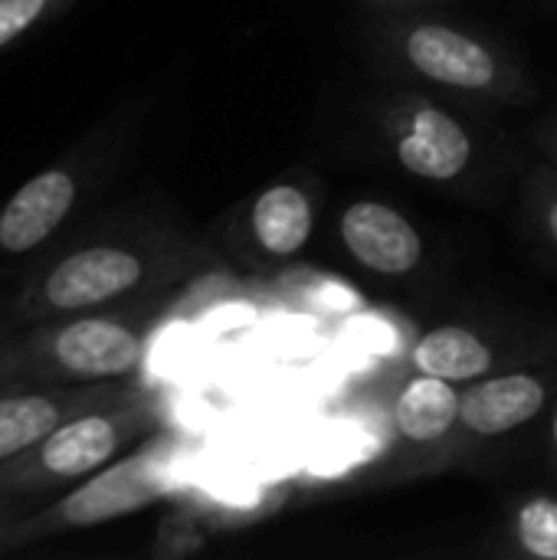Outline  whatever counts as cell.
Segmentation results:
<instances>
[{"mask_svg": "<svg viewBox=\"0 0 557 560\" xmlns=\"http://www.w3.org/2000/svg\"><path fill=\"white\" fill-rule=\"evenodd\" d=\"M158 420L161 407L141 390L76 413L20 456L0 463V499L26 502L53 489H69L118 459L121 450L151 433Z\"/></svg>", "mask_w": 557, "mask_h": 560, "instance_id": "6da1fadb", "label": "cell"}, {"mask_svg": "<svg viewBox=\"0 0 557 560\" xmlns=\"http://www.w3.org/2000/svg\"><path fill=\"white\" fill-rule=\"evenodd\" d=\"M141 361L144 331L115 308L43 318L13 338V387L125 381Z\"/></svg>", "mask_w": 557, "mask_h": 560, "instance_id": "7a4b0ae2", "label": "cell"}, {"mask_svg": "<svg viewBox=\"0 0 557 560\" xmlns=\"http://www.w3.org/2000/svg\"><path fill=\"white\" fill-rule=\"evenodd\" d=\"M171 266L154 246L128 240H92L49 256L23 282L16 312L23 322H43L76 312L115 308L128 299L144 295Z\"/></svg>", "mask_w": 557, "mask_h": 560, "instance_id": "3957f363", "label": "cell"}, {"mask_svg": "<svg viewBox=\"0 0 557 560\" xmlns=\"http://www.w3.org/2000/svg\"><path fill=\"white\" fill-rule=\"evenodd\" d=\"M174 486V453L167 440H154L125 459H112L89 479L76 482L59 502L23 512L13 525L3 528V555H13L26 545L46 541L62 532L108 525L115 518L135 515Z\"/></svg>", "mask_w": 557, "mask_h": 560, "instance_id": "277c9868", "label": "cell"}, {"mask_svg": "<svg viewBox=\"0 0 557 560\" xmlns=\"http://www.w3.org/2000/svg\"><path fill=\"white\" fill-rule=\"evenodd\" d=\"M397 52L407 69L437 85L496 98L525 95V89L519 85V72L489 43L453 23L417 20L397 30Z\"/></svg>", "mask_w": 557, "mask_h": 560, "instance_id": "5b68a950", "label": "cell"}, {"mask_svg": "<svg viewBox=\"0 0 557 560\" xmlns=\"http://www.w3.org/2000/svg\"><path fill=\"white\" fill-rule=\"evenodd\" d=\"M121 381L108 384H46V387H0V463L20 456L49 430L76 413L128 397Z\"/></svg>", "mask_w": 557, "mask_h": 560, "instance_id": "8992f818", "label": "cell"}, {"mask_svg": "<svg viewBox=\"0 0 557 560\" xmlns=\"http://www.w3.org/2000/svg\"><path fill=\"white\" fill-rule=\"evenodd\" d=\"M391 141L397 164L433 184L456 180L473 161V135L446 108L433 102H407L391 118Z\"/></svg>", "mask_w": 557, "mask_h": 560, "instance_id": "52a82bcc", "label": "cell"}, {"mask_svg": "<svg viewBox=\"0 0 557 560\" xmlns=\"http://www.w3.org/2000/svg\"><path fill=\"white\" fill-rule=\"evenodd\" d=\"M82 197V177L72 164H49L23 180L0 207V253L26 256L49 243Z\"/></svg>", "mask_w": 557, "mask_h": 560, "instance_id": "ba28073f", "label": "cell"}, {"mask_svg": "<svg viewBox=\"0 0 557 560\" xmlns=\"http://www.w3.org/2000/svg\"><path fill=\"white\" fill-rule=\"evenodd\" d=\"M338 233L345 249L368 272L407 276L423 262V236L417 226L381 200L351 203L338 220Z\"/></svg>", "mask_w": 557, "mask_h": 560, "instance_id": "9c48e42d", "label": "cell"}, {"mask_svg": "<svg viewBox=\"0 0 557 560\" xmlns=\"http://www.w3.org/2000/svg\"><path fill=\"white\" fill-rule=\"evenodd\" d=\"M548 404V387L542 377L515 371L502 377L473 381V387L463 394L460 407V427L469 436H506L525 423H532Z\"/></svg>", "mask_w": 557, "mask_h": 560, "instance_id": "30bf717a", "label": "cell"}, {"mask_svg": "<svg viewBox=\"0 0 557 560\" xmlns=\"http://www.w3.org/2000/svg\"><path fill=\"white\" fill-rule=\"evenodd\" d=\"M246 226L259 253L272 259L299 256L315 230L312 197L299 184H272L250 203Z\"/></svg>", "mask_w": 557, "mask_h": 560, "instance_id": "8fae6325", "label": "cell"}, {"mask_svg": "<svg viewBox=\"0 0 557 560\" xmlns=\"http://www.w3.org/2000/svg\"><path fill=\"white\" fill-rule=\"evenodd\" d=\"M460 407H463V394L453 381L420 374L401 387L394 404V423L404 440L417 446H430L456 430Z\"/></svg>", "mask_w": 557, "mask_h": 560, "instance_id": "7c38bea8", "label": "cell"}, {"mask_svg": "<svg viewBox=\"0 0 557 560\" xmlns=\"http://www.w3.org/2000/svg\"><path fill=\"white\" fill-rule=\"evenodd\" d=\"M410 361L417 374L443 377L453 384H473L492 371L496 354L476 331L463 325H440L414 345Z\"/></svg>", "mask_w": 557, "mask_h": 560, "instance_id": "4fadbf2b", "label": "cell"}, {"mask_svg": "<svg viewBox=\"0 0 557 560\" xmlns=\"http://www.w3.org/2000/svg\"><path fill=\"white\" fill-rule=\"evenodd\" d=\"M515 541L532 558L557 560V499L538 495L515 512Z\"/></svg>", "mask_w": 557, "mask_h": 560, "instance_id": "5bb4252c", "label": "cell"}, {"mask_svg": "<svg viewBox=\"0 0 557 560\" xmlns=\"http://www.w3.org/2000/svg\"><path fill=\"white\" fill-rule=\"evenodd\" d=\"M76 0H0V52L56 20Z\"/></svg>", "mask_w": 557, "mask_h": 560, "instance_id": "9a60e30c", "label": "cell"}, {"mask_svg": "<svg viewBox=\"0 0 557 560\" xmlns=\"http://www.w3.org/2000/svg\"><path fill=\"white\" fill-rule=\"evenodd\" d=\"M207 541L200 522H197V512L190 509H174L161 518L158 525V535H154V545H151V555L161 560H177L200 551Z\"/></svg>", "mask_w": 557, "mask_h": 560, "instance_id": "2e32d148", "label": "cell"}, {"mask_svg": "<svg viewBox=\"0 0 557 560\" xmlns=\"http://www.w3.org/2000/svg\"><path fill=\"white\" fill-rule=\"evenodd\" d=\"M535 197V210H538V223L548 233L552 246L557 249V171H552L548 164H542L532 177V190Z\"/></svg>", "mask_w": 557, "mask_h": 560, "instance_id": "e0dca14e", "label": "cell"}, {"mask_svg": "<svg viewBox=\"0 0 557 560\" xmlns=\"http://www.w3.org/2000/svg\"><path fill=\"white\" fill-rule=\"evenodd\" d=\"M0 387H13V338H0Z\"/></svg>", "mask_w": 557, "mask_h": 560, "instance_id": "ac0fdd59", "label": "cell"}, {"mask_svg": "<svg viewBox=\"0 0 557 560\" xmlns=\"http://www.w3.org/2000/svg\"><path fill=\"white\" fill-rule=\"evenodd\" d=\"M26 512V502H16V499H0V535H3V528L7 525H13L20 515ZM0 558H3V551H0Z\"/></svg>", "mask_w": 557, "mask_h": 560, "instance_id": "d6986e66", "label": "cell"}, {"mask_svg": "<svg viewBox=\"0 0 557 560\" xmlns=\"http://www.w3.org/2000/svg\"><path fill=\"white\" fill-rule=\"evenodd\" d=\"M538 144H542V151L555 161V167H557V118H552V121H545V125H542V131H538Z\"/></svg>", "mask_w": 557, "mask_h": 560, "instance_id": "ffe728a7", "label": "cell"}, {"mask_svg": "<svg viewBox=\"0 0 557 560\" xmlns=\"http://www.w3.org/2000/svg\"><path fill=\"white\" fill-rule=\"evenodd\" d=\"M378 7H427V3H446V0H371Z\"/></svg>", "mask_w": 557, "mask_h": 560, "instance_id": "44dd1931", "label": "cell"}, {"mask_svg": "<svg viewBox=\"0 0 557 560\" xmlns=\"http://www.w3.org/2000/svg\"><path fill=\"white\" fill-rule=\"evenodd\" d=\"M552 443H555V450H557V410H555V417H552Z\"/></svg>", "mask_w": 557, "mask_h": 560, "instance_id": "7402d4cb", "label": "cell"}]
</instances>
